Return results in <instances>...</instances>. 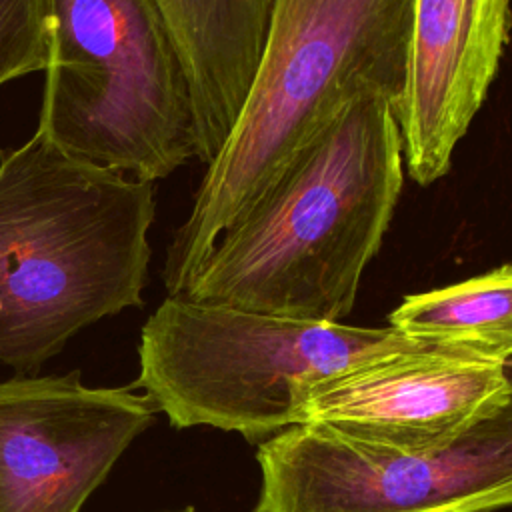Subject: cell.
I'll return each instance as SVG.
<instances>
[{"instance_id": "1", "label": "cell", "mask_w": 512, "mask_h": 512, "mask_svg": "<svg viewBox=\"0 0 512 512\" xmlns=\"http://www.w3.org/2000/svg\"><path fill=\"white\" fill-rule=\"evenodd\" d=\"M412 10L414 0H274L244 104L168 244V296L350 106L380 98L396 110Z\"/></svg>"}, {"instance_id": "2", "label": "cell", "mask_w": 512, "mask_h": 512, "mask_svg": "<svg viewBox=\"0 0 512 512\" xmlns=\"http://www.w3.org/2000/svg\"><path fill=\"white\" fill-rule=\"evenodd\" d=\"M404 184L394 106H350L228 226L180 298L292 320L342 322Z\"/></svg>"}, {"instance_id": "3", "label": "cell", "mask_w": 512, "mask_h": 512, "mask_svg": "<svg viewBox=\"0 0 512 512\" xmlns=\"http://www.w3.org/2000/svg\"><path fill=\"white\" fill-rule=\"evenodd\" d=\"M154 184L42 132L0 152V362L34 376L90 324L144 304Z\"/></svg>"}, {"instance_id": "4", "label": "cell", "mask_w": 512, "mask_h": 512, "mask_svg": "<svg viewBox=\"0 0 512 512\" xmlns=\"http://www.w3.org/2000/svg\"><path fill=\"white\" fill-rule=\"evenodd\" d=\"M420 342L394 328L292 320L180 296L148 316L132 382L172 428L212 426L260 444L304 424L326 378Z\"/></svg>"}, {"instance_id": "5", "label": "cell", "mask_w": 512, "mask_h": 512, "mask_svg": "<svg viewBox=\"0 0 512 512\" xmlns=\"http://www.w3.org/2000/svg\"><path fill=\"white\" fill-rule=\"evenodd\" d=\"M48 24L38 132L152 184L198 156L188 76L156 0H48Z\"/></svg>"}, {"instance_id": "6", "label": "cell", "mask_w": 512, "mask_h": 512, "mask_svg": "<svg viewBox=\"0 0 512 512\" xmlns=\"http://www.w3.org/2000/svg\"><path fill=\"white\" fill-rule=\"evenodd\" d=\"M256 462L252 512H496L512 506V400L438 452L296 424L260 442Z\"/></svg>"}, {"instance_id": "7", "label": "cell", "mask_w": 512, "mask_h": 512, "mask_svg": "<svg viewBox=\"0 0 512 512\" xmlns=\"http://www.w3.org/2000/svg\"><path fill=\"white\" fill-rule=\"evenodd\" d=\"M136 390L88 386L78 368L0 380V512H80L156 422Z\"/></svg>"}, {"instance_id": "8", "label": "cell", "mask_w": 512, "mask_h": 512, "mask_svg": "<svg viewBox=\"0 0 512 512\" xmlns=\"http://www.w3.org/2000/svg\"><path fill=\"white\" fill-rule=\"evenodd\" d=\"M512 400L508 362L418 344L322 380L304 404V424L402 452H438Z\"/></svg>"}, {"instance_id": "9", "label": "cell", "mask_w": 512, "mask_h": 512, "mask_svg": "<svg viewBox=\"0 0 512 512\" xmlns=\"http://www.w3.org/2000/svg\"><path fill=\"white\" fill-rule=\"evenodd\" d=\"M512 24L510 0H414L406 84L394 110L404 170L428 186L452 154L496 76Z\"/></svg>"}, {"instance_id": "10", "label": "cell", "mask_w": 512, "mask_h": 512, "mask_svg": "<svg viewBox=\"0 0 512 512\" xmlns=\"http://www.w3.org/2000/svg\"><path fill=\"white\" fill-rule=\"evenodd\" d=\"M182 58L198 136L220 142L244 104L274 0H156Z\"/></svg>"}, {"instance_id": "11", "label": "cell", "mask_w": 512, "mask_h": 512, "mask_svg": "<svg viewBox=\"0 0 512 512\" xmlns=\"http://www.w3.org/2000/svg\"><path fill=\"white\" fill-rule=\"evenodd\" d=\"M390 328L420 344L490 362H512V264L406 296Z\"/></svg>"}, {"instance_id": "12", "label": "cell", "mask_w": 512, "mask_h": 512, "mask_svg": "<svg viewBox=\"0 0 512 512\" xmlns=\"http://www.w3.org/2000/svg\"><path fill=\"white\" fill-rule=\"evenodd\" d=\"M50 62L48 0H0V86Z\"/></svg>"}, {"instance_id": "13", "label": "cell", "mask_w": 512, "mask_h": 512, "mask_svg": "<svg viewBox=\"0 0 512 512\" xmlns=\"http://www.w3.org/2000/svg\"><path fill=\"white\" fill-rule=\"evenodd\" d=\"M168 512H196L192 506H186V508H182V510H168Z\"/></svg>"}]
</instances>
